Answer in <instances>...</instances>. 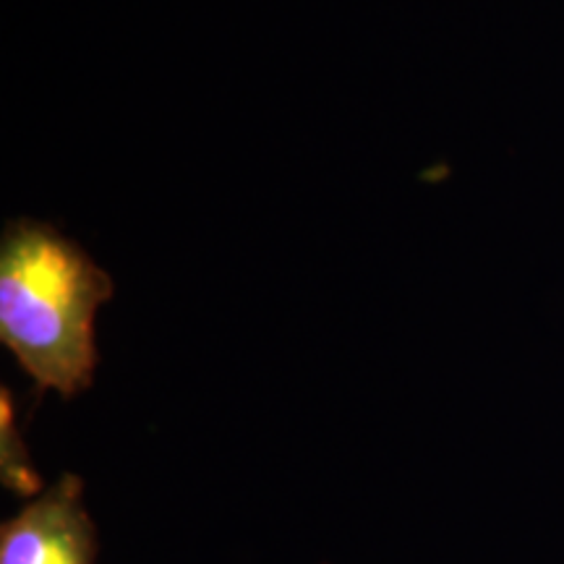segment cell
I'll use <instances>...</instances> for the list:
<instances>
[{
    "mask_svg": "<svg viewBox=\"0 0 564 564\" xmlns=\"http://www.w3.org/2000/svg\"><path fill=\"white\" fill-rule=\"evenodd\" d=\"M97 528L84 484L66 474L0 525V564H95Z\"/></svg>",
    "mask_w": 564,
    "mask_h": 564,
    "instance_id": "obj_2",
    "label": "cell"
},
{
    "mask_svg": "<svg viewBox=\"0 0 564 564\" xmlns=\"http://www.w3.org/2000/svg\"><path fill=\"white\" fill-rule=\"evenodd\" d=\"M116 285L53 225L11 220L0 236V340L37 392L76 398L100 364L95 319Z\"/></svg>",
    "mask_w": 564,
    "mask_h": 564,
    "instance_id": "obj_1",
    "label": "cell"
},
{
    "mask_svg": "<svg viewBox=\"0 0 564 564\" xmlns=\"http://www.w3.org/2000/svg\"><path fill=\"white\" fill-rule=\"evenodd\" d=\"M0 444H3V484L13 489L21 497H32L40 489V476L37 470L32 468L30 457L24 453V444L19 440L17 426H13V398L9 390H3V398H0Z\"/></svg>",
    "mask_w": 564,
    "mask_h": 564,
    "instance_id": "obj_3",
    "label": "cell"
}]
</instances>
